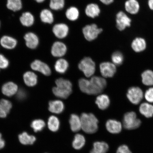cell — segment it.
Here are the masks:
<instances>
[{"instance_id":"cell-16","label":"cell","mask_w":153,"mask_h":153,"mask_svg":"<svg viewBox=\"0 0 153 153\" xmlns=\"http://www.w3.org/2000/svg\"><path fill=\"white\" fill-rule=\"evenodd\" d=\"M1 46L7 49H12L16 46L17 40L10 36H5L2 37L0 40Z\"/></svg>"},{"instance_id":"cell-2","label":"cell","mask_w":153,"mask_h":153,"mask_svg":"<svg viewBox=\"0 0 153 153\" xmlns=\"http://www.w3.org/2000/svg\"><path fill=\"white\" fill-rule=\"evenodd\" d=\"M56 87L53 88V94L59 98L66 99L72 92V84L68 80L59 78L55 81Z\"/></svg>"},{"instance_id":"cell-34","label":"cell","mask_w":153,"mask_h":153,"mask_svg":"<svg viewBox=\"0 0 153 153\" xmlns=\"http://www.w3.org/2000/svg\"><path fill=\"white\" fill-rule=\"evenodd\" d=\"M7 7L14 11L20 10L22 7V1L21 0H7Z\"/></svg>"},{"instance_id":"cell-7","label":"cell","mask_w":153,"mask_h":153,"mask_svg":"<svg viewBox=\"0 0 153 153\" xmlns=\"http://www.w3.org/2000/svg\"><path fill=\"white\" fill-rule=\"evenodd\" d=\"M127 97L130 102L133 104H138L143 98V91L139 87L130 88L128 91Z\"/></svg>"},{"instance_id":"cell-35","label":"cell","mask_w":153,"mask_h":153,"mask_svg":"<svg viewBox=\"0 0 153 153\" xmlns=\"http://www.w3.org/2000/svg\"><path fill=\"white\" fill-rule=\"evenodd\" d=\"M142 82L147 86L153 85V72L151 70H146L142 74Z\"/></svg>"},{"instance_id":"cell-25","label":"cell","mask_w":153,"mask_h":153,"mask_svg":"<svg viewBox=\"0 0 153 153\" xmlns=\"http://www.w3.org/2000/svg\"><path fill=\"white\" fill-rule=\"evenodd\" d=\"M126 10L130 14H134L138 12L139 5L136 0H128L125 3Z\"/></svg>"},{"instance_id":"cell-20","label":"cell","mask_w":153,"mask_h":153,"mask_svg":"<svg viewBox=\"0 0 153 153\" xmlns=\"http://www.w3.org/2000/svg\"><path fill=\"white\" fill-rule=\"evenodd\" d=\"M100 13L99 6L95 3H91L88 5L85 9V13L88 17L94 18L98 16Z\"/></svg>"},{"instance_id":"cell-46","label":"cell","mask_w":153,"mask_h":153,"mask_svg":"<svg viewBox=\"0 0 153 153\" xmlns=\"http://www.w3.org/2000/svg\"><path fill=\"white\" fill-rule=\"evenodd\" d=\"M35 1L38 3H41L43 2L45 0H35Z\"/></svg>"},{"instance_id":"cell-40","label":"cell","mask_w":153,"mask_h":153,"mask_svg":"<svg viewBox=\"0 0 153 153\" xmlns=\"http://www.w3.org/2000/svg\"><path fill=\"white\" fill-rule=\"evenodd\" d=\"M27 97V93L24 89H21L18 90L16 94L17 99L19 101H22L25 99Z\"/></svg>"},{"instance_id":"cell-3","label":"cell","mask_w":153,"mask_h":153,"mask_svg":"<svg viewBox=\"0 0 153 153\" xmlns=\"http://www.w3.org/2000/svg\"><path fill=\"white\" fill-rule=\"evenodd\" d=\"M80 118L82 129L85 132L93 134L97 131L99 121L94 114L91 113H83Z\"/></svg>"},{"instance_id":"cell-44","label":"cell","mask_w":153,"mask_h":153,"mask_svg":"<svg viewBox=\"0 0 153 153\" xmlns=\"http://www.w3.org/2000/svg\"><path fill=\"white\" fill-rule=\"evenodd\" d=\"M103 4L106 5H109L114 1V0H100Z\"/></svg>"},{"instance_id":"cell-26","label":"cell","mask_w":153,"mask_h":153,"mask_svg":"<svg viewBox=\"0 0 153 153\" xmlns=\"http://www.w3.org/2000/svg\"><path fill=\"white\" fill-rule=\"evenodd\" d=\"M40 17L42 22L45 23L51 24L54 21L53 14L49 9L43 10L40 13Z\"/></svg>"},{"instance_id":"cell-31","label":"cell","mask_w":153,"mask_h":153,"mask_svg":"<svg viewBox=\"0 0 153 153\" xmlns=\"http://www.w3.org/2000/svg\"><path fill=\"white\" fill-rule=\"evenodd\" d=\"M85 140L84 136L81 134H76L72 142L73 147L76 150H80L85 145Z\"/></svg>"},{"instance_id":"cell-14","label":"cell","mask_w":153,"mask_h":153,"mask_svg":"<svg viewBox=\"0 0 153 153\" xmlns=\"http://www.w3.org/2000/svg\"><path fill=\"white\" fill-rule=\"evenodd\" d=\"M24 38L27 47L29 48L35 49L39 45V38L35 33L32 32H28L26 34Z\"/></svg>"},{"instance_id":"cell-42","label":"cell","mask_w":153,"mask_h":153,"mask_svg":"<svg viewBox=\"0 0 153 153\" xmlns=\"http://www.w3.org/2000/svg\"><path fill=\"white\" fill-rule=\"evenodd\" d=\"M117 153H132L128 147L126 145H122L118 148Z\"/></svg>"},{"instance_id":"cell-36","label":"cell","mask_w":153,"mask_h":153,"mask_svg":"<svg viewBox=\"0 0 153 153\" xmlns=\"http://www.w3.org/2000/svg\"><path fill=\"white\" fill-rule=\"evenodd\" d=\"M65 5V0H50L49 7L53 10H59L64 8Z\"/></svg>"},{"instance_id":"cell-11","label":"cell","mask_w":153,"mask_h":153,"mask_svg":"<svg viewBox=\"0 0 153 153\" xmlns=\"http://www.w3.org/2000/svg\"><path fill=\"white\" fill-rule=\"evenodd\" d=\"M53 32L57 38L59 39H63L68 35V27L67 25L64 23L56 24L53 26Z\"/></svg>"},{"instance_id":"cell-37","label":"cell","mask_w":153,"mask_h":153,"mask_svg":"<svg viewBox=\"0 0 153 153\" xmlns=\"http://www.w3.org/2000/svg\"><path fill=\"white\" fill-rule=\"evenodd\" d=\"M45 122L43 120H36L32 122L31 127L35 132L41 131L45 128Z\"/></svg>"},{"instance_id":"cell-27","label":"cell","mask_w":153,"mask_h":153,"mask_svg":"<svg viewBox=\"0 0 153 153\" xmlns=\"http://www.w3.org/2000/svg\"><path fill=\"white\" fill-rule=\"evenodd\" d=\"M20 21L21 23L25 26H31L34 23V17L31 13L25 12L23 13L20 17Z\"/></svg>"},{"instance_id":"cell-18","label":"cell","mask_w":153,"mask_h":153,"mask_svg":"<svg viewBox=\"0 0 153 153\" xmlns=\"http://www.w3.org/2000/svg\"><path fill=\"white\" fill-rule=\"evenodd\" d=\"M65 106L62 101L59 100L50 101L49 103V110L51 112L60 114L64 111Z\"/></svg>"},{"instance_id":"cell-4","label":"cell","mask_w":153,"mask_h":153,"mask_svg":"<svg viewBox=\"0 0 153 153\" xmlns=\"http://www.w3.org/2000/svg\"><path fill=\"white\" fill-rule=\"evenodd\" d=\"M78 68L86 76L90 77L94 74L95 71V63L90 57H85L80 62Z\"/></svg>"},{"instance_id":"cell-29","label":"cell","mask_w":153,"mask_h":153,"mask_svg":"<svg viewBox=\"0 0 153 153\" xmlns=\"http://www.w3.org/2000/svg\"><path fill=\"white\" fill-rule=\"evenodd\" d=\"M68 63L64 59H61L57 60L55 65L56 71L59 74H63L65 72L68 68Z\"/></svg>"},{"instance_id":"cell-9","label":"cell","mask_w":153,"mask_h":153,"mask_svg":"<svg viewBox=\"0 0 153 153\" xmlns=\"http://www.w3.org/2000/svg\"><path fill=\"white\" fill-rule=\"evenodd\" d=\"M100 68L101 75L106 78L112 77L116 71V68L115 65L110 62L101 63Z\"/></svg>"},{"instance_id":"cell-43","label":"cell","mask_w":153,"mask_h":153,"mask_svg":"<svg viewBox=\"0 0 153 153\" xmlns=\"http://www.w3.org/2000/svg\"><path fill=\"white\" fill-rule=\"evenodd\" d=\"M5 143L4 140L2 138V135L0 133V149H3L5 146Z\"/></svg>"},{"instance_id":"cell-23","label":"cell","mask_w":153,"mask_h":153,"mask_svg":"<svg viewBox=\"0 0 153 153\" xmlns=\"http://www.w3.org/2000/svg\"><path fill=\"white\" fill-rule=\"evenodd\" d=\"M133 50L136 52H141L144 50L146 48L145 40L142 38H137L134 40L131 44Z\"/></svg>"},{"instance_id":"cell-10","label":"cell","mask_w":153,"mask_h":153,"mask_svg":"<svg viewBox=\"0 0 153 153\" xmlns=\"http://www.w3.org/2000/svg\"><path fill=\"white\" fill-rule=\"evenodd\" d=\"M131 19L123 11H120L116 15L117 27L120 30L125 29L131 26Z\"/></svg>"},{"instance_id":"cell-39","label":"cell","mask_w":153,"mask_h":153,"mask_svg":"<svg viewBox=\"0 0 153 153\" xmlns=\"http://www.w3.org/2000/svg\"><path fill=\"white\" fill-rule=\"evenodd\" d=\"M9 65V61L4 55L0 54V69H5L8 68Z\"/></svg>"},{"instance_id":"cell-17","label":"cell","mask_w":153,"mask_h":153,"mask_svg":"<svg viewBox=\"0 0 153 153\" xmlns=\"http://www.w3.org/2000/svg\"><path fill=\"white\" fill-rule=\"evenodd\" d=\"M23 80L27 86L33 87L37 83L38 76L33 72L28 71L24 74Z\"/></svg>"},{"instance_id":"cell-33","label":"cell","mask_w":153,"mask_h":153,"mask_svg":"<svg viewBox=\"0 0 153 153\" xmlns=\"http://www.w3.org/2000/svg\"><path fill=\"white\" fill-rule=\"evenodd\" d=\"M48 125L50 131L56 132L58 131L60 127V121L56 116H51L49 118Z\"/></svg>"},{"instance_id":"cell-12","label":"cell","mask_w":153,"mask_h":153,"mask_svg":"<svg viewBox=\"0 0 153 153\" xmlns=\"http://www.w3.org/2000/svg\"><path fill=\"white\" fill-rule=\"evenodd\" d=\"M67 48L65 44L62 42H56L53 43L51 47V53L53 56L62 57L66 54Z\"/></svg>"},{"instance_id":"cell-28","label":"cell","mask_w":153,"mask_h":153,"mask_svg":"<svg viewBox=\"0 0 153 153\" xmlns=\"http://www.w3.org/2000/svg\"><path fill=\"white\" fill-rule=\"evenodd\" d=\"M140 113L146 118H150L153 116V106L147 103H143L139 108Z\"/></svg>"},{"instance_id":"cell-15","label":"cell","mask_w":153,"mask_h":153,"mask_svg":"<svg viewBox=\"0 0 153 153\" xmlns=\"http://www.w3.org/2000/svg\"><path fill=\"white\" fill-rule=\"evenodd\" d=\"M106 129L110 133L118 134L122 131V125L120 122L114 120H110L106 124Z\"/></svg>"},{"instance_id":"cell-38","label":"cell","mask_w":153,"mask_h":153,"mask_svg":"<svg viewBox=\"0 0 153 153\" xmlns=\"http://www.w3.org/2000/svg\"><path fill=\"white\" fill-rule=\"evenodd\" d=\"M111 59L114 64L117 66L121 65L124 59L123 54L119 51H116L113 53Z\"/></svg>"},{"instance_id":"cell-1","label":"cell","mask_w":153,"mask_h":153,"mask_svg":"<svg viewBox=\"0 0 153 153\" xmlns=\"http://www.w3.org/2000/svg\"><path fill=\"white\" fill-rule=\"evenodd\" d=\"M79 88L83 92L89 95H97L102 92L106 87L107 82L104 78L94 76L90 80L81 78L78 82Z\"/></svg>"},{"instance_id":"cell-24","label":"cell","mask_w":153,"mask_h":153,"mask_svg":"<svg viewBox=\"0 0 153 153\" xmlns=\"http://www.w3.org/2000/svg\"><path fill=\"white\" fill-rule=\"evenodd\" d=\"M108 143L104 142H95L93 144V148L90 153H106L108 150Z\"/></svg>"},{"instance_id":"cell-45","label":"cell","mask_w":153,"mask_h":153,"mask_svg":"<svg viewBox=\"0 0 153 153\" xmlns=\"http://www.w3.org/2000/svg\"><path fill=\"white\" fill-rule=\"evenodd\" d=\"M148 4L150 8L153 10V0H149Z\"/></svg>"},{"instance_id":"cell-30","label":"cell","mask_w":153,"mask_h":153,"mask_svg":"<svg viewBox=\"0 0 153 153\" xmlns=\"http://www.w3.org/2000/svg\"><path fill=\"white\" fill-rule=\"evenodd\" d=\"M20 142L24 145H32L36 140V137L33 135H30L24 132L19 135Z\"/></svg>"},{"instance_id":"cell-19","label":"cell","mask_w":153,"mask_h":153,"mask_svg":"<svg viewBox=\"0 0 153 153\" xmlns=\"http://www.w3.org/2000/svg\"><path fill=\"white\" fill-rule=\"evenodd\" d=\"M12 107L10 101L5 99H2L0 100V117H6Z\"/></svg>"},{"instance_id":"cell-13","label":"cell","mask_w":153,"mask_h":153,"mask_svg":"<svg viewBox=\"0 0 153 153\" xmlns=\"http://www.w3.org/2000/svg\"><path fill=\"white\" fill-rule=\"evenodd\" d=\"M18 90V85L12 82H7L1 88L2 93L7 97H11L16 94Z\"/></svg>"},{"instance_id":"cell-41","label":"cell","mask_w":153,"mask_h":153,"mask_svg":"<svg viewBox=\"0 0 153 153\" xmlns=\"http://www.w3.org/2000/svg\"><path fill=\"white\" fill-rule=\"evenodd\" d=\"M145 96L147 101L150 102H153V88H149L146 91Z\"/></svg>"},{"instance_id":"cell-32","label":"cell","mask_w":153,"mask_h":153,"mask_svg":"<svg viewBox=\"0 0 153 153\" xmlns=\"http://www.w3.org/2000/svg\"><path fill=\"white\" fill-rule=\"evenodd\" d=\"M65 14L68 20L71 21H76L79 18V11L75 7H70L67 10Z\"/></svg>"},{"instance_id":"cell-47","label":"cell","mask_w":153,"mask_h":153,"mask_svg":"<svg viewBox=\"0 0 153 153\" xmlns=\"http://www.w3.org/2000/svg\"><path fill=\"white\" fill-rule=\"evenodd\" d=\"M0 27H1V22H0Z\"/></svg>"},{"instance_id":"cell-22","label":"cell","mask_w":153,"mask_h":153,"mask_svg":"<svg viewBox=\"0 0 153 153\" xmlns=\"http://www.w3.org/2000/svg\"><path fill=\"white\" fill-rule=\"evenodd\" d=\"M96 104L101 110H104L108 108L110 104V100L108 95L102 94L97 97Z\"/></svg>"},{"instance_id":"cell-5","label":"cell","mask_w":153,"mask_h":153,"mask_svg":"<svg viewBox=\"0 0 153 153\" xmlns=\"http://www.w3.org/2000/svg\"><path fill=\"white\" fill-rule=\"evenodd\" d=\"M141 124V120L137 118L135 112H129L124 114L123 126L125 129L128 130L137 129L140 126Z\"/></svg>"},{"instance_id":"cell-6","label":"cell","mask_w":153,"mask_h":153,"mask_svg":"<svg viewBox=\"0 0 153 153\" xmlns=\"http://www.w3.org/2000/svg\"><path fill=\"white\" fill-rule=\"evenodd\" d=\"M82 31L86 39L91 41L96 39L99 34L102 32V30L101 28H99L97 25L92 24L85 26Z\"/></svg>"},{"instance_id":"cell-8","label":"cell","mask_w":153,"mask_h":153,"mask_svg":"<svg viewBox=\"0 0 153 153\" xmlns=\"http://www.w3.org/2000/svg\"><path fill=\"white\" fill-rule=\"evenodd\" d=\"M30 68L34 71L41 73L45 76H49L51 74L50 68L45 63L36 60L30 64Z\"/></svg>"},{"instance_id":"cell-21","label":"cell","mask_w":153,"mask_h":153,"mask_svg":"<svg viewBox=\"0 0 153 153\" xmlns=\"http://www.w3.org/2000/svg\"><path fill=\"white\" fill-rule=\"evenodd\" d=\"M71 129L74 132L80 131L81 128V118L77 115L73 114L71 115L69 120Z\"/></svg>"}]
</instances>
